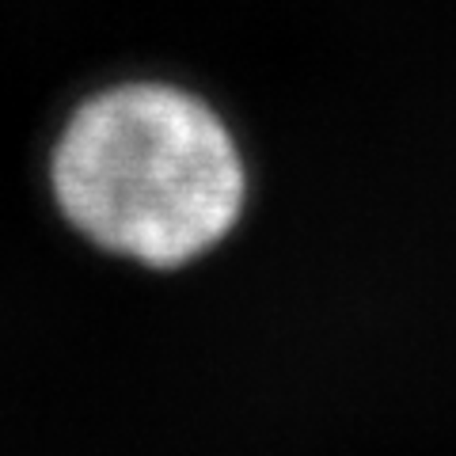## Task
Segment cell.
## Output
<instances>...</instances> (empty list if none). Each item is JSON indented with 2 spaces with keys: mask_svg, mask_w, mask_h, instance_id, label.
<instances>
[{
  "mask_svg": "<svg viewBox=\"0 0 456 456\" xmlns=\"http://www.w3.org/2000/svg\"><path fill=\"white\" fill-rule=\"evenodd\" d=\"M50 194L69 228L103 255L183 270L244 221L248 164L209 99L167 80H122L65 118Z\"/></svg>",
  "mask_w": 456,
  "mask_h": 456,
  "instance_id": "1",
  "label": "cell"
}]
</instances>
